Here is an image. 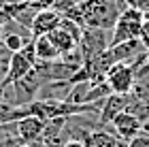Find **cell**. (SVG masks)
Returning <instances> with one entry per match:
<instances>
[{"label":"cell","instance_id":"obj_27","mask_svg":"<svg viewBox=\"0 0 149 147\" xmlns=\"http://www.w3.org/2000/svg\"><path fill=\"white\" fill-rule=\"evenodd\" d=\"M22 2H26V0H22Z\"/></svg>","mask_w":149,"mask_h":147},{"label":"cell","instance_id":"obj_19","mask_svg":"<svg viewBox=\"0 0 149 147\" xmlns=\"http://www.w3.org/2000/svg\"><path fill=\"white\" fill-rule=\"evenodd\" d=\"M64 147H85V141H79V139H68L64 143Z\"/></svg>","mask_w":149,"mask_h":147},{"label":"cell","instance_id":"obj_14","mask_svg":"<svg viewBox=\"0 0 149 147\" xmlns=\"http://www.w3.org/2000/svg\"><path fill=\"white\" fill-rule=\"evenodd\" d=\"M79 4V0H53V9H56L60 15H66L70 9Z\"/></svg>","mask_w":149,"mask_h":147},{"label":"cell","instance_id":"obj_17","mask_svg":"<svg viewBox=\"0 0 149 147\" xmlns=\"http://www.w3.org/2000/svg\"><path fill=\"white\" fill-rule=\"evenodd\" d=\"M139 41H141V45H143V49H149V17H145L143 26H141Z\"/></svg>","mask_w":149,"mask_h":147},{"label":"cell","instance_id":"obj_21","mask_svg":"<svg viewBox=\"0 0 149 147\" xmlns=\"http://www.w3.org/2000/svg\"><path fill=\"white\" fill-rule=\"evenodd\" d=\"M115 147H130V145H128V141H124V139H117V141H115Z\"/></svg>","mask_w":149,"mask_h":147},{"label":"cell","instance_id":"obj_1","mask_svg":"<svg viewBox=\"0 0 149 147\" xmlns=\"http://www.w3.org/2000/svg\"><path fill=\"white\" fill-rule=\"evenodd\" d=\"M119 6L117 0H81V2L70 9L62 17H70L79 22L83 28H100V30H111L119 17Z\"/></svg>","mask_w":149,"mask_h":147},{"label":"cell","instance_id":"obj_25","mask_svg":"<svg viewBox=\"0 0 149 147\" xmlns=\"http://www.w3.org/2000/svg\"><path fill=\"white\" fill-rule=\"evenodd\" d=\"M0 100H2V90H0Z\"/></svg>","mask_w":149,"mask_h":147},{"label":"cell","instance_id":"obj_23","mask_svg":"<svg viewBox=\"0 0 149 147\" xmlns=\"http://www.w3.org/2000/svg\"><path fill=\"white\" fill-rule=\"evenodd\" d=\"M9 2H17V0H0V9H2V6H6ZM19 2H22V0H19Z\"/></svg>","mask_w":149,"mask_h":147},{"label":"cell","instance_id":"obj_3","mask_svg":"<svg viewBox=\"0 0 149 147\" xmlns=\"http://www.w3.org/2000/svg\"><path fill=\"white\" fill-rule=\"evenodd\" d=\"M109 36L111 30H100V28H83L81 38L77 43V49L81 51L83 60L96 56V53L109 49Z\"/></svg>","mask_w":149,"mask_h":147},{"label":"cell","instance_id":"obj_18","mask_svg":"<svg viewBox=\"0 0 149 147\" xmlns=\"http://www.w3.org/2000/svg\"><path fill=\"white\" fill-rule=\"evenodd\" d=\"M128 6H132V9H139L147 13L149 11V0H128Z\"/></svg>","mask_w":149,"mask_h":147},{"label":"cell","instance_id":"obj_20","mask_svg":"<svg viewBox=\"0 0 149 147\" xmlns=\"http://www.w3.org/2000/svg\"><path fill=\"white\" fill-rule=\"evenodd\" d=\"M6 19H9V17H6V15H4V11L0 9V43H2V34H4V22H6Z\"/></svg>","mask_w":149,"mask_h":147},{"label":"cell","instance_id":"obj_4","mask_svg":"<svg viewBox=\"0 0 149 147\" xmlns=\"http://www.w3.org/2000/svg\"><path fill=\"white\" fill-rule=\"evenodd\" d=\"M104 81L115 94H130V90L134 85V70H132L130 62H115L107 70Z\"/></svg>","mask_w":149,"mask_h":147},{"label":"cell","instance_id":"obj_15","mask_svg":"<svg viewBox=\"0 0 149 147\" xmlns=\"http://www.w3.org/2000/svg\"><path fill=\"white\" fill-rule=\"evenodd\" d=\"M28 9L32 11H43V9H53V0H26Z\"/></svg>","mask_w":149,"mask_h":147},{"label":"cell","instance_id":"obj_8","mask_svg":"<svg viewBox=\"0 0 149 147\" xmlns=\"http://www.w3.org/2000/svg\"><path fill=\"white\" fill-rule=\"evenodd\" d=\"M34 68V64L28 60V56H24L22 51H15L11 56V62H9V70H6L4 79L0 81V90L6 88V85H13L15 81H19V79H24L28 72Z\"/></svg>","mask_w":149,"mask_h":147},{"label":"cell","instance_id":"obj_12","mask_svg":"<svg viewBox=\"0 0 149 147\" xmlns=\"http://www.w3.org/2000/svg\"><path fill=\"white\" fill-rule=\"evenodd\" d=\"M47 36H49L51 43L56 45V49L60 51V56H66V53H70V51L77 49V38H74L72 34H68L64 28H60V26L56 30H51Z\"/></svg>","mask_w":149,"mask_h":147},{"label":"cell","instance_id":"obj_7","mask_svg":"<svg viewBox=\"0 0 149 147\" xmlns=\"http://www.w3.org/2000/svg\"><path fill=\"white\" fill-rule=\"evenodd\" d=\"M128 102H130V94H115V92H111V94L104 98L102 107H100L98 126L111 124V119L117 115V113H121V111L128 109Z\"/></svg>","mask_w":149,"mask_h":147},{"label":"cell","instance_id":"obj_5","mask_svg":"<svg viewBox=\"0 0 149 147\" xmlns=\"http://www.w3.org/2000/svg\"><path fill=\"white\" fill-rule=\"evenodd\" d=\"M104 128H109L117 139L130 141V139H134L139 132H143V122H141L136 115H132L130 111H121L111 119V124L104 126Z\"/></svg>","mask_w":149,"mask_h":147},{"label":"cell","instance_id":"obj_11","mask_svg":"<svg viewBox=\"0 0 149 147\" xmlns=\"http://www.w3.org/2000/svg\"><path fill=\"white\" fill-rule=\"evenodd\" d=\"M34 53H36V62H53V60H60V51L56 49V45L51 43V38L43 34V36H34Z\"/></svg>","mask_w":149,"mask_h":147},{"label":"cell","instance_id":"obj_2","mask_svg":"<svg viewBox=\"0 0 149 147\" xmlns=\"http://www.w3.org/2000/svg\"><path fill=\"white\" fill-rule=\"evenodd\" d=\"M143 22H145V13L143 11L132 9V6L124 9L119 13L115 26L111 28L109 47L111 45H117V43H124V41H130V38H139V32H141Z\"/></svg>","mask_w":149,"mask_h":147},{"label":"cell","instance_id":"obj_9","mask_svg":"<svg viewBox=\"0 0 149 147\" xmlns=\"http://www.w3.org/2000/svg\"><path fill=\"white\" fill-rule=\"evenodd\" d=\"M60 13L56 9H43V11H36L34 17H32V26H30V32L32 36H43V34H49L51 30H56L60 26Z\"/></svg>","mask_w":149,"mask_h":147},{"label":"cell","instance_id":"obj_29","mask_svg":"<svg viewBox=\"0 0 149 147\" xmlns=\"http://www.w3.org/2000/svg\"><path fill=\"white\" fill-rule=\"evenodd\" d=\"M147 51H149V49H147Z\"/></svg>","mask_w":149,"mask_h":147},{"label":"cell","instance_id":"obj_24","mask_svg":"<svg viewBox=\"0 0 149 147\" xmlns=\"http://www.w3.org/2000/svg\"><path fill=\"white\" fill-rule=\"evenodd\" d=\"M15 147H34L32 143H19V145H15Z\"/></svg>","mask_w":149,"mask_h":147},{"label":"cell","instance_id":"obj_28","mask_svg":"<svg viewBox=\"0 0 149 147\" xmlns=\"http://www.w3.org/2000/svg\"><path fill=\"white\" fill-rule=\"evenodd\" d=\"M79 2H81V0H79Z\"/></svg>","mask_w":149,"mask_h":147},{"label":"cell","instance_id":"obj_10","mask_svg":"<svg viewBox=\"0 0 149 147\" xmlns=\"http://www.w3.org/2000/svg\"><path fill=\"white\" fill-rule=\"evenodd\" d=\"M109 51H111L113 62H130L132 58H136L139 53L143 51V45H141L139 38H130V41H124V43L111 45Z\"/></svg>","mask_w":149,"mask_h":147},{"label":"cell","instance_id":"obj_6","mask_svg":"<svg viewBox=\"0 0 149 147\" xmlns=\"http://www.w3.org/2000/svg\"><path fill=\"white\" fill-rule=\"evenodd\" d=\"M45 130V119H40L36 115H24L22 119L15 122V132L17 137L22 139V143H34V141H40V134Z\"/></svg>","mask_w":149,"mask_h":147},{"label":"cell","instance_id":"obj_16","mask_svg":"<svg viewBox=\"0 0 149 147\" xmlns=\"http://www.w3.org/2000/svg\"><path fill=\"white\" fill-rule=\"evenodd\" d=\"M130 147H149V132H139L134 139L128 141Z\"/></svg>","mask_w":149,"mask_h":147},{"label":"cell","instance_id":"obj_22","mask_svg":"<svg viewBox=\"0 0 149 147\" xmlns=\"http://www.w3.org/2000/svg\"><path fill=\"white\" fill-rule=\"evenodd\" d=\"M117 6H119V11L128 9V0H117Z\"/></svg>","mask_w":149,"mask_h":147},{"label":"cell","instance_id":"obj_26","mask_svg":"<svg viewBox=\"0 0 149 147\" xmlns=\"http://www.w3.org/2000/svg\"><path fill=\"white\" fill-rule=\"evenodd\" d=\"M145 17H149V11H147V13H145Z\"/></svg>","mask_w":149,"mask_h":147},{"label":"cell","instance_id":"obj_13","mask_svg":"<svg viewBox=\"0 0 149 147\" xmlns=\"http://www.w3.org/2000/svg\"><path fill=\"white\" fill-rule=\"evenodd\" d=\"M11 56H13V51H9V49H6L2 43H0V81L4 79L6 70H9V62H11Z\"/></svg>","mask_w":149,"mask_h":147}]
</instances>
